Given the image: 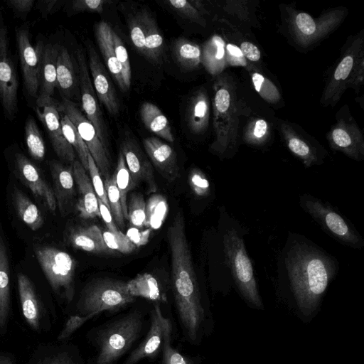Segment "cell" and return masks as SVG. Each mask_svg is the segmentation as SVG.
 <instances>
[{
	"label": "cell",
	"mask_w": 364,
	"mask_h": 364,
	"mask_svg": "<svg viewBox=\"0 0 364 364\" xmlns=\"http://www.w3.org/2000/svg\"><path fill=\"white\" fill-rule=\"evenodd\" d=\"M150 233L151 229L141 231L133 227L128 230L126 235L136 247H139L145 245L148 242Z\"/></svg>",
	"instance_id": "f5cc1de1"
},
{
	"label": "cell",
	"mask_w": 364,
	"mask_h": 364,
	"mask_svg": "<svg viewBox=\"0 0 364 364\" xmlns=\"http://www.w3.org/2000/svg\"><path fill=\"white\" fill-rule=\"evenodd\" d=\"M167 5L180 16L197 23L201 26L205 24V20L201 14L195 9V7L186 0H170L166 1Z\"/></svg>",
	"instance_id": "7bdbcfd3"
},
{
	"label": "cell",
	"mask_w": 364,
	"mask_h": 364,
	"mask_svg": "<svg viewBox=\"0 0 364 364\" xmlns=\"http://www.w3.org/2000/svg\"><path fill=\"white\" fill-rule=\"evenodd\" d=\"M60 46L58 44H47L43 47L38 74V96L36 100L52 98L57 87L56 63Z\"/></svg>",
	"instance_id": "44dd1931"
},
{
	"label": "cell",
	"mask_w": 364,
	"mask_h": 364,
	"mask_svg": "<svg viewBox=\"0 0 364 364\" xmlns=\"http://www.w3.org/2000/svg\"><path fill=\"white\" fill-rule=\"evenodd\" d=\"M230 105V94L229 90L224 86H220L215 94L214 97V114L215 127H217L223 117L229 110Z\"/></svg>",
	"instance_id": "bcb514c9"
},
{
	"label": "cell",
	"mask_w": 364,
	"mask_h": 364,
	"mask_svg": "<svg viewBox=\"0 0 364 364\" xmlns=\"http://www.w3.org/2000/svg\"><path fill=\"white\" fill-rule=\"evenodd\" d=\"M57 2L56 0L39 1H38L37 8L43 16H46L51 13Z\"/></svg>",
	"instance_id": "680465c9"
},
{
	"label": "cell",
	"mask_w": 364,
	"mask_h": 364,
	"mask_svg": "<svg viewBox=\"0 0 364 364\" xmlns=\"http://www.w3.org/2000/svg\"><path fill=\"white\" fill-rule=\"evenodd\" d=\"M171 257L172 291L184 338L198 344L206 333L210 316L205 306L194 272L182 215L178 213L167 231Z\"/></svg>",
	"instance_id": "6da1fadb"
},
{
	"label": "cell",
	"mask_w": 364,
	"mask_h": 364,
	"mask_svg": "<svg viewBox=\"0 0 364 364\" xmlns=\"http://www.w3.org/2000/svg\"><path fill=\"white\" fill-rule=\"evenodd\" d=\"M39 264L52 289L68 302L74 296L75 263L66 252L54 247L39 246L35 248Z\"/></svg>",
	"instance_id": "8992f818"
},
{
	"label": "cell",
	"mask_w": 364,
	"mask_h": 364,
	"mask_svg": "<svg viewBox=\"0 0 364 364\" xmlns=\"http://www.w3.org/2000/svg\"><path fill=\"white\" fill-rule=\"evenodd\" d=\"M172 53L176 63L185 70L196 68L200 63L199 46L186 38H180L172 46Z\"/></svg>",
	"instance_id": "f1b7e54d"
},
{
	"label": "cell",
	"mask_w": 364,
	"mask_h": 364,
	"mask_svg": "<svg viewBox=\"0 0 364 364\" xmlns=\"http://www.w3.org/2000/svg\"><path fill=\"white\" fill-rule=\"evenodd\" d=\"M107 2L105 0H76L73 1L72 8L78 12L102 13Z\"/></svg>",
	"instance_id": "c3c4849f"
},
{
	"label": "cell",
	"mask_w": 364,
	"mask_h": 364,
	"mask_svg": "<svg viewBox=\"0 0 364 364\" xmlns=\"http://www.w3.org/2000/svg\"><path fill=\"white\" fill-rule=\"evenodd\" d=\"M58 107L59 110L68 116L77 129L98 168L101 176L105 178L109 176L111 164L108 149L100 140L91 122L70 100L63 98Z\"/></svg>",
	"instance_id": "ba28073f"
},
{
	"label": "cell",
	"mask_w": 364,
	"mask_h": 364,
	"mask_svg": "<svg viewBox=\"0 0 364 364\" xmlns=\"http://www.w3.org/2000/svg\"><path fill=\"white\" fill-rule=\"evenodd\" d=\"M76 58L82 109L86 114V117L94 126L100 140L107 148L106 125L90 80L88 65L82 49L76 51Z\"/></svg>",
	"instance_id": "7c38bea8"
},
{
	"label": "cell",
	"mask_w": 364,
	"mask_h": 364,
	"mask_svg": "<svg viewBox=\"0 0 364 364\" xmlns=\"http://www.w3.org/2000/svg\"><path fill=\"white\" fill-rule=\"evenodd\" d=\"M128 290L132 296L161 301H166V296L161 292L156 278L148 273L137 275L127 282Z\"/></svg>",
	"instance_id": "f546056e"
},
{
	"label": "cell",
	"mask_w": 364,
	"mask_h": 364,
	"mask_svg": "<svg viewBox=\"0 0 364 364\" xmlns=\"http://www.w3.org/2000/svg\"><path fill=\"white\" fill-rule=\"evenodd\" d=\"M167 203L161 196H153L146 205V225L152 229L159 228L165 219Z\"/></svg>",
	"instance_id": "74e56055"
},
{
	"label": "cell",
	"mask_w": 364,
	"mask_h": 364,
	"mask_svg": "<svg viewBox=\"0 0 364 364\" xmlns=\"http://www.w3.org/2000/svg\"><path fill=\"white\" fill-rule=\"evenodd\" d=\"M354 65V56L346 55L337 66L333 75V80L336 84H340L348 77Z\"/></svg>",
	"instance_id": "f907efd6"
},
{
	"label": "cell",
	"mask_w": 364,
	"mask_h": 364,
	"mask_svg": "<svg viewBox=\"0 0 364 364\" xmlns=\"http://www.w3.org/2000/svg\"><path fill=\"white\" fill-rule=\"evenodd\" d=\"M143 326L141 314L132 311L95 329L92 339L97 350L95 364H114L139 338Z\"/></svg>",
	"instance_id": "3957f363"
},
{
	"label": "cell",
	"mask_w": 364,
	"mask_h": 364,
	"mask_svg": "<svg viewBox=\"0 0 364 364\" xmlns=\"http://www.w3.org/2000/svg\"><path fill=\"white\" fill-rule=\"evenodd\" d=\"M16 39L26 90L31 97L37 99L39 68L44 45L39 41L33 47L29 31L23 26L16 29Z\"/></svg>",
	"instance_id": "4fadbf2b"
},
{
	"label": "cell",
	"mask_w": 364,
	"mask_h": 364,
	"mask_svg": "<svg viewBox=\"0 0 364 364\" xmlns=\"http://www.w3.org/2000/svg\"><path fill=\"white\" fill-rule=\"evenodd\" d=\"M53 191L60 213L65 215L69 210L75 197V180L72 164L65 166L58 161H50Z\"/></svg>",
	"instance_id": "d6986e66"
},
{
	"label": "cell",
	"mask_w": 364,
	"mask_h": 364,
	"mask_svg": "<svg viewBox=\"0 0 364 364\" xmlns=\"http://www.w3.org/2000/svg\"><path fill=\"white\" fill-rule=\"evenodd\" d=\"M287 141L290 151L303 161L306 167L316 162V154L305 141L293 135H288Z\"/></svg>",
	"instance_id": "b9f144b4"
},
{
	"label": "cell",
	"mask_w": 364,
	"mask_h": 364,
	"mask_svg": "<svg viewBox=\"0 0 364 364\" xmlns=\"http://www.w3.org/2000/svg\"><path fill=\"white\" fill-rule=\"evenodd\" d=\"M87 172L95 191L96 196L109 210L106 191L100 173L90 153H87Z\"/></svg>",
	"instance_id": "ee69618b"
},
{
	"label": "cell",
	"mask_w": 364,
	"mask_h": 364,
	"mask_svg": "<svg viewBox=\"0 0 364 364\" xmlns=\"http://www.w3.org/2000/svg\"><path fill=\"white\" fill-rule=\"evenodd\" d=\"M143 145L154 166L167 181L172 182L179 176L176 155L171 146L155 136L144 139Z\"/></svg>",
	"instance_id": "ac0fdd59"
},
{
	"label": "cell",
	"mask_w": 364,
	"mask_h": 364,
	"mask_svg": "<svg viewBox=\"0 0 364 364\" xmlns=\"http://www.w3.org/2000/svg\"><path fill=\"white\" fill-rule=\"evenodd\" d=\"M255 90L265 100L274 102L279 100V93L275 86L263 75L255 73L252 76Z\"/></svg>",
	"instance_id": "f6af8a7d"
},
{
	"label": "cell",
	"mask_w": 364,
	"mask_h": 364,
	"mask_svg": "<svg viewBox=\"0 0 364 364\" xmlns=\"http://www.w3.org/2000/svg\"><path fill=\"white\" fill-rule=\"evenodd\" d=\"M140 116L149 131L169 142L174 141L169 122L157 106L144 102L140 107Z\"/></svg>",
	"instance_id": "d4e9b609"
},
{
	"label": "cell",
	"mask_w": 364,
	"mask_h": 364,
	"mask_svg": "<svg viewBox=\"0 0 364 364\" xmlns=\"http://www.w3.org/2000/svg\"><path fill=\"white\" fill-rule=\"evenodd\" d=\"M14 164L21 181L44 206L55 213L57 204L53 188L44 180L38 168L24 154L19 152L15 154Z\"/></svg>",
	"instance_id": "2e32d148"
},
{
	"label": "cell",
	"mask_w": 364,
	"mask_h": 364,
	"mask_svg": "<svg viewBox=\"0 0 364 364\" xmlns=\"http://www.w3.org/2000/svg\"><path fill=\"white\" fill-rule=\"evenodd\" d=\"M189 183L193 191L198 196H206L210 193L209 181L204 173L198 168L191 171Z\"/></svg>",
	"instance_id": "7dc6e473"
},
{
	"label": "cell",
	"mask_w": 364,
	"mask_h": 364,
	"mask_svg": "<svg viewBox=\"0 0 364 364\" xmlns=\"http://www.w3.org/2000/svg\"><path fill=\"white\" fill-rule=\"evenodd\" d=\"M130 38L135 48L149 60L159 63L164 41L156 22L149 12H137L129 21Z\"/></svg>",
	"instance_id": "9c48e42d"
},
{
	"label": "cell",
	"mask_w": 364,
	"mask_h": 364,
	"mask_svg": "<svg viewBox=\"0 0 364 364\" xmlns=\"http://www.w3.org/2000/svg\"><path fill=\"white\" fill-rule=\"evenodd\" d=\"M300 203L331 236L350 247H363V240L358 232L329 204L309 194L301 196Z\"/></svg>",
	"instance_id": "52a82bcc"
},
{
	"label": "cell",
	"mask_w": 364,
	"mask_h": 364,
	"mask_svg": "<svg viewBox=\"0 0 364 364\" xmlns=\"http://www.w3.org/2000/svg\"><path fill=\"white\" fill-rule=\"evenodd\" d=\"M226 48L229 54L231 55L232 56L240 59H242L243 58V55L240 48H239L236 46L232 44H228Z\"/></svg>",
	"instance_id": "94428289"
},
{
	"label": "cell",
	"mask_w": 364,
	"mask_h": 364,
	"mask_svg": "<svg viewBox=\"0 0 364 364\" xmlns=\"http://www.w3.org/2000/svg\"><path fill=\"white\" fill-rule=\"evenodd\" d=\"M120 151L129 172L132 189L144 182L147 185L149 193L156 192L158 186L152 166L136 141L129 133H125L122 140Z\"/></svg>",
	"instance_id": "9a60e30c"
},
{
	"label": "cell",
	"mask_w": 364,
	"mask_h": 364,
	"mask_svg": "<svg viewBox=\"0 0 364 364\" xmlns=\"http://www.w3.org/2000/svg\"><path fill=\"white\" fill-rule=\"evenodd\" d=\"M128 220L136 228H141L146 225V203L141 194L131 196L127 205Z\"/></svg>",
	"instance_id": "f35d334b"
},
{
	"label": "cell",
	"mask_w": 364,
	"mask_h": 364,
	"mask_svg": "<svg viewBox=\"0 0 364 364\" xmlns=\"http://www.w3.org/2000/svg\"><path fill=\"white\" fill-rule=\"evenodd\" d=\"M113 174L115 176L117 187L119 193L123 215L124 220H128L127 197L128 192L132 189L129 172L121 151H119L116 169Z\"/></svg>",
	"instance_id": "e575fe53"
},
{
	"label": "cell",
	"mask_w": 364,
	"mask_h": 364,
	"mask_svg": "<svg viewBox=\"0 0 364 364\" xmlns=\"http://www.w3.org/2000/svg\"><path fill=\"white\" fill-rule=\"evenodd\" d=\"M97 200L100 217L102 218L104 223H105L107 228L111 232H118L119 230L114 222L110 210L100 200L97 198Z\"/></svg>",
	"instance_id": "db71d44e"
},
{
	"label": "cell",
	"mask_w": 364,
	"mask_h": 364,
	"mask_svg": "<svg viewBox=\"0 0 364 364\" xmlns=\"http://www.w3.org/2000/svg\"><path fill=\"white\" fill-rule=\"evenodd\" d=\"M18 288L23 314L28 323L35 329L39 326V308L33 286L23 274L18 276Z\"/></svg>",
	"instance_id": "484cf974"
},
{
	"label": "cell",
	"mask_w": 364,
	"mask_h": 364,
	"mask_svg": "<svg viewBox=\"0 0 364 364\" xmlns=\"http://www.w3.org/2000/svg\"><path fill=\"white\" fill-rule=\"evenodd\" d=\"M33 0H9L6 3L18 15L26 14L34 4Z\"/></svg>",
	"instance_id": "11a10c76"
},
{
	"label": "cell",
	"mask_w": 364,
	"mask_h": 364,
	"mask_svg": "<svg viewBox=\"0 0 364 364\" xmlns=\"http://www.w3.org/2000/svg\"><path fill=\"white\" fill-rule=\"evenodd\" d=\"M225 55V43L218 36H214L204 46L200 55V62L210 73H216L219 70Z\"/></svg>",
	"instance_id": "d6a6232c"
},
{
	"label": "cell",
	"mask_w": 364,
	"mask_h": 364,
	"mask_svg": "<svg viewBox=\"0 0 364 364\" xmlns=\"http://www.w3.org/2000/svg\"><path fill=\"white\" fill-rule=\"evenodd\" d=\"M95 36L109 73L120 90L126 92L127 90L123 82L122 67L117 59L113 47L112 28L104 21L99 22L95 27Z\"/></svg>",
	"instance_id": "7402d4cb"
},
{
	"label": "cell",
	"mask_w": 364,
	"mask_h": 364,
	"mask_svg": "<svg viewBox=\"0 0 364 364\" xmlns=\"http://www.w3.org/2000/svg\"><path fill=\"white\" fill-rule=\"evenodd\" d=\"M104 186L107 193L109 210L117 225L122 229L124 228V218L122 213L119 193L114 174L105 177Z\"/></svg>",
	"instance_id": "8d00e7d4"
},
{
	"label": "cell",
	"mask_w": 364,
	"mask_h": 364,
	"mask_svg": "<svg viewBox=\"0 0 364 364\" xmlns=\"http://www.w3.org/2000/svg\"><path fill=\"white\" fill-rule=\"evenodd\" d=\"M43 364H80L68 353H58L47 359Z\"/></svg>",
	"instance_id": "6f0895ef"
},
{
	"label": "cell",
	"mask_w": 364,
	"mask_h": 364,
	"mask_svg": "<svg viewBox=\"0 0 364 364\" xmlns=\"http://www.w3.org/2000/svg\"><path fill=\"white\" fill-rule=\"evenodd\" d=\"M134 300L128 290L127 282L114 279H96L82 291L77 304V316L92 318L105 311H117Z\"/></svg>",
	"instance_id": "277c9868"
},
{
	"label": "cell",
	"mask_w": 364,
	"mask_h": 364,
	"mask_svg": "<svg viewBox=\"0 0 364 364\" xmlns=\"http://www.w3.org/2000/svg\"><path fill=\"white\" fill-rule=\"evenodd\" d=\"M72 166L78 192L76 209L80 217L85 220L100 217L97 197L87 171L77 160L73 162Z\"/></svg>",
	"instance_id": "ffe728a7"
},
{
	"label": "cell",
	"mask_w": 364,
	"mask_h": 364,
	"mask_svg": "<svg viewBox=\"0 0 364 364\" xmlns=\"http://www.w3.org/2000/svg\"><path fill=\"white\" fill-rule=\"evenodd\" d=\"M15 210L21 220L32 230L36 231L43 225V218L36 205L20 189L13 193Z\"/></svg>",
	"instance_id": "4316f807"
},
{
	"label": "cell",
	"mask_w": 364,
	"mask_h": 364,
	"mask_svg": "<svg viewBox=\"0 0 364 364\" xmlns=\"http://www.w3.org/2000/svg\"><path fill=\"white\" fill-rule=\"evenodd\" d=\"M296 25L299 31L306 36H313L317 30L316 22L310 15L304 12L296 15Z\"/></svg>",
	"instance_id": "681fc988"
},
{
	"label": "cell",
	"mask_w": 364,
	"mask_h": 364,
	"mask_svg": "<svg viewBox=\"0 0 364 364\" xmlns=\"http://www.w3.org/2000/svg\"><path fill=\"white\" fill-rule=\"evenodd\" d=\"M242 55L251 61H257L261 53L258 48L250 42H243L240 46Z\"/></svg>",
	"instance_id": "9f6ffc18"
},
{
	"label": "cell",
	"mask_w": 364,
	"mask_h": 364,
	"mask_svg": "<svg viewBox=\"0 0 364 364\" xmlns=\"http://www.w3.org/2000/svg\"><path fill=\"white\" fill-rule=\"evenodd\" d=\"M208 101L206 95L199 91L196 93L186 111V122L190 130L195 134L202 132L208 121Z\"/></svg>",
	"instance_id": "83f0119b"
},
{
	"label": "cell",
	"mask_w": 364,
	"mask_h": 364,
	"mask_svg": "<svg viewBox=\"0 0 364 364\" xmlns=\"http://www.w3.org/2000/svg\"><path fill=\"white\" fill-rule=\"evenodd\" d=\"M142 342L129 354L122 364H137L146 358H154L162 350L166 339L171 337L172 324L162 314L159 303L151 311V323Z\"/></svg>",
	"instance_id": "8fae6325"
},
{
	"label": "cell",
	"mask_w": 364,
	"mask_h": 364,
	"mask_svg": "<svg viewBox=\"0 0 364 364\" xmlns=\"http://www.w3.org/2000/svg\"><path fill=\"white\" fill-rule=\"evenodd\" d=\"M9 269L6 248L0 237V327L5 325L9 308Z\"/></svg>",
	"instance_id": "1f68e13d"
},
{
	"label": "cell",
	"mask_w": 364,
	"mask_h": 364,
	"mask_svg": "<svg viewBox=\"0 0 364 364\" xmlns=\"http://www.w3.org/2000/svg\"><path fill=\"white\" fill-rule=\"evenodd\" d=\"M287 267L300 310L305 315L311 314L335 275L334 261L316 248L296 245L288 254Z\"/></svg>",
	"instance_id": "7a4b0ae2"
},
{
	"label": "cell",
	"mask_w": 364,
	"mask_h": 364,
	"mask_svg": "<svg viewBox=\"0 0 364 364\" xmlns=\"http://www.w3.org/2000/svg\"><path fill=\"white\" fill-rule=\"evenodd\" d=\"M267 129V122L264 119H258L255 124L254 135L255 137L260 139L265 135Z\"/></svg>",
	"instance_id": "91938a15"
},
{
	"label": "cell",
	"mask_w": 364,
	"mask_h": 364,
	"mask_svg": "<svg viewBox=\"0 0 364 364\" xmlns=\"http://www.w3.org/2000/svg\"><path fill=\"white\" fill-rule=\"evenodd\" d=\"M102 232L106 245L112 251L116 250L121 253L129 254L136 247L120 230L117 233L111 232L109 230H103Z\"/></svg>",
	"instance_id": "60d3db41"
},
{
	"label": "cell",
	"mask_w": 364,
	"mask_h": 364,
	"mask_svg": "<svg viewBox=\"0 0 364 364\" xmlns=\"http://www.w3.org/2000/svg\"><path fill=\"white\" fill-rule=\"evenodd\" d=\"M69 240L75 248L86 252L97 253L112 252L105 242L101 229L96 225L72 230L69 235Z\"/></svg>",
	"instance_id": "cb8c5ba5"
},
{
	"label": "cell",
	"mask_w": 364,
	"mask_h": 364,
	"mask_svg": "<svg viewBox=\"0 0 364 364\" xmlns=\"http://www.w3.org/2000/svg\"><path fill=\"white\" fill-rule=\"evenodd\" d=\"M90 318L89 316H80L77 315L70 316L65 323L64 328L60 333L58 339L63 340L67 338Z\"/></svg>",
	"instance_id": "816d5d0a"
},
{
	"label": "cell",
	"mask_w": 364,
	"mask_h": 364,
	"mask_svg": "<svg viewBox=\"0 0 364 364\" xmlns=\"http://www.w3.org/2000/svg\"><path fill=\"white\" fill-rule=\"evenodd\" d=\"M223 247L225 260L240 293L250 304L258 309L262 308L252 262L244 241L235 230L231 229L225 233Z\"/></svg>",
	"instance_id": "5b68a950"
},
{
	"label": "cell",
	"mask_w": 364,
	"mask_h": 364,
	"mask_svg": "<svg viewBox=\"0 0 364 364\" xmlns=\"http://www.w3.org/2000/svg\"><path fill=\"white\" fill-rule=\"evenodd\" d=\"M60 124L66 140L72 146L73 149L75 150L80 159L79 161L81 163L85 170L87 171V153L89 151L86 144L74 124L65 114H63L60 118Z\"/></svg>",
	"instance_id": "836d02e7"
},
{
	"label": "cell",
	"mask_w": 364,
	"mask_h": 364,
	"mask_svg": "<svg viewBox=\"0 0 364 364\" xmlns=\"http://www.w3.org/2000/svg\"><path fill=\"white\" fill-rule=\"evenodd\" d=\"M25 139L32 158L42 161L46 154L45 144L36 121L31 117L25 124Z\"/></svg>",
	"instance_id": "d590c367"
},
{
	"label": "cell",
	"mask_w": 364,
	"mask_h": 364,
	"mask_svg": "<svg viewBox=\"0 0 364 364\" xmlns=\"http://www.w3.org/2000/svg\"><path fill=\"white\" fill-rule=\"evenodd\" d=\"M0 15V102L5 117L14 118L17 108L18 79L9 50L7 28Z\"/></svg>",
	"instance_id": "30bf717a"
},
{
	"label": "cell",
	"mask_w": 364,
	"mask_h": 364,
	"mask_svg": "<svg viewBox=\"0 0 364 364\" xmlns=\"http://www.w3.org/2000/svg\"><path fill=\"white\" fill-rule=\"evenodd\" d=\"M331 141L335 149L344 152L351 158L360 161L363 156V146L358 136L343 127H337L331 134Z\"/></svg>",
	"instance_id": "4dcf8cb0"
},
{
	"label": "cell",
	"mask_w": 364,
	"mask_h": 364,
	"mask_svg": "<svg viewBox=\"0 0 364 364\" xmlns=\"http://www.w3.org/2000/svg\"><path fill=\"white\" fill-rule=\"evenodd\" d=\"M0 364H10L9 363H0Z\"/></svg>",
	"instance_id": "6125c7cd"
},
{
	"label": "cell",
	"mask_w": 364,
	"mask_h": 364,
	"mask_svg": "<svg viewBox=\"0 0 364 364\" xmlns=\"http://www.w3.org/2000/svg\"><path fill=\"white\" fill-rule=\"evenodd\" d=\"M59 104L53 98L36 100V114L47 131L53 148L63 161L70 163L75 160L73 148L66 140L61 127Z\"/></svg>",
	"instance_id": "5bb4252c"
},
{
	"label": "cell",
	"mask_w": 364,
	"mask_h": 364,
	"mask_svg": "<svg viewBox=\"0 0 364 364\" xmlns=\"http://www.w3.org/2000/svg\"><path fill=\"white\" fill-rule=\"evenodd\" d=\"M86 48L89 70L98 99L110 114L117 115L119 111V100L107 70L92 45L87 43Z\"/></svg>",
	"instance_id": "e0dca14e"
},
{
	"label": "cell",
	"mask_w": 364,
	"mask_h": 364,
	"mask_svg": "<svg viewBox=\"0 0 364 364\" xmlns=\"http://www.w3.org/2000/svg\"><path fill=\"white\" fill-rule=\"evenodd\" d=\"M57 87L62 97L71 100L77 88L78 78L68 50L60 46L56 63ZM79 83V82H78Z\"/></svg>",
	"instance_id": "603a6c76"
},
{
	"label": "cell",
	"mask_w": 364,
	"mask_h": 364,
	"mask_svg": "<svg viewBox=\"0 0 364 364\" xmlns=\"http://www.w3.org/2000/svg\"><path fill=\"white\" fill-rule=\"evenodd\" d=\"M112 38L117 59L122 67V77L127 91L131 85V66L124 45L118 34L112 28Z\"/></svg>",
	"instance_id": "ab89813d"
}]
</instances>
